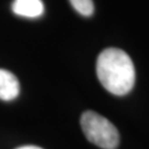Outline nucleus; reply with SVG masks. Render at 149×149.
Wrapping results in <instances>:
<instances>
[{
  "mask_svg": "<svg viewBox=\"0 0 149 149\" xmlns=\"http://www.w3.org/2000/svg\"><path fill=\"white\" fill-rule=\"evenodd\" d=\"M96 73L102 85L114 95H125L135 84V66L126 52L116 48L104 50L97 58Z\"/></svg>",
  "mask_w": 149,
  "mask_h": 149,
  "instance_id": "1",
  "label": "nucleus"
},
{
  "mask_svg": "<svg viewBox=\"0 0 149 149\" xmlns=\"http://www.w3.org/2000/svg\"><path fill=\"white\" fill-rule=\"evenodd\" d=\"M82 130L87 140L103 149H115L119 144L117 128L107 118L92 111L83 113L81 117Z\"/></svg>",
  "mask_w": 149,
  "mask_h": 149,
  "instance_id": "2",
  "label": "nucleus"
},
{
  "mask_svg": "<svg viewBox=\"0 0 149 149\" xmlns=\"http://www.w3.org/2000/svg\"><path fill=\"white\" fill-rule=\"evenodd\" d=\"M20 93L19 81L11 72L0 69V100L12 101Z\"/></svg>",
  "mask_w": 149,
  "mask_h": 149,
  "instance_id": "3",
  "label": "nucleus"
},
{
  "mask_svg": "<svg viewBox=\"0 0 149 149\" xmlns=\"http://www.w3.org/2000/svg\"><path fill=\"white\" fill-rule=\"evenodd\" d=\"M11 8L16 15L26 18H38L44 11L42 0H15Z\"/></svg>",
  "mask_w": 149,
  "mask_h": 149,
  "instance_id": "4",
  "label": "nucleus"
},
{
  "mask_svg": "<svg viewBox=\"0 0 149 149\" xmlns=\"http://www.w3.org/2000/svg\"><path fill=\"white\" fill-rule=\"evenodd\" d=\"M71 5L80 15L84 17H90L94 12L93 0H70Z\"/></svg>",
  "mask_w": 149,
  "mask_h": 149,
  "instance_id": "5",
  "label": "nucleus"
},
{
  "mask_svg": "<svg viewBox=\"0 0 149 149\" xmlns=\"http://www.w3.org/2000/svg\"><path fill=\"white\" fill-rule=\"evenodd\" d=\"M17 149H42L40 147H37V146H22V147H19Z\"/></svg>",
  "mask_w": 149,
  "mask_h": 149,
  "instance_id": "6",
  "label": "nucleus"
}]
</instances>
